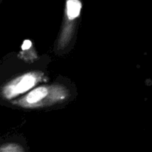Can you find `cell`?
I'll use <instances>...</instances> for the list:
<instances>
[{"mask_svg":"<svg viewBox=\"0 0 152 152\" xmlns=\"http://www.w3.org/2000/svg\"><path fill=\"white\" fill-rule=\"evenodd\" d=\"M35 83L36 80L34 77L31 75L25 76L22 78H21L19 81L13 86L10 94L13 96V95L17 94H21L27 91L35 85Z\"/></svg>","mask_w":152,"mask_h":152,"instance_id":"cell-1","label":"cell"},{"mask_svg":"<svg viewBox=\"0 0 152 152\" xmlns=\"http://www.w3.org/2000/svg\"><path fill=\"white\" fill-rule=\"evenodd\" d=\"M81 10V3L79 0L67 1V14L70 19L77 18L80 15Z\"/></svg>","mask_w":152,"mask_h":152,"instance_id":"cell-2","label":"cell"},{"mask_svg":"<svg viewBox=\"0 0 152 152\" xmlns=\"http://www.w3.org/2000/svg\"><path fill=\"white\" fill-rule=\"evenodd\" d=\"M47 94L48 91L45 88H38L31 91L27 96L26 99L29 103H34V102H37L39 101L40 99H43L47 95Z\"/></svg>","mask_w":152,"mask_h":152,"instance_id":"cell-3","label":"cell"},{"mask_svg":"<svg viewBox=\"0 0 152 152\" xmlns=\"http://www.w3.org/2000/svg\"><path fill=\"white\" fill-rule=\"evenodd\" d=\"M31 46V41H29V40H25V41L23 42V44H22V48L23 49V50H27V49L30 48Z\"/></svg>","mask_w":152,"mask_h":152,"instance_id":"cell-4","label":"cell"}]
</instances>
